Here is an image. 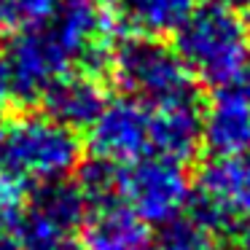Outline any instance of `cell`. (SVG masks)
<instances>
[{"label": "cell", "instance_id": "obj_1", "mask_svg": "<svg viewBox=\"0 0 250 250\" xmlns=\"http://www.w3.org/2000/svg\"><path fill=\"white\" fill-rule=\"evenodd\" d=\"M83 162L76 129L41 113H6L0 119V178L22 188L67 180Z\"/></svg>", "mask_w": 250, "mask_h": 250}, {"label": "cell", "instance_id": "obj_2", "mask_svg": "<svg viewBox=\"0 0 250 250\" xmlns=\"http://www.w3.org/2000/svg\"><path fill=\"white\" fill-rule=\"evenodd\" d=\"M175 38V49L194 78L215 89L248 78L250 33L237 0H196Z\"/></svg>", "mask_w": 250, "mask_h": 250}, {"label": "cell", "instance_id": "obj_3", "mask_svg": "<svg viewBox=\"0 0 250 250\" xmlns=\"http://www.w3.org/2000/svg\"><path fill=\"white\" fill-rule=\"evenodd\" d=\"M108 73L121 86L124 97L151 105H167L180 100H196L194 76L180 60L178 49L162 38L129 35L119 41L110 57Z\"/></svg>", "mask_w": 250, "mask_h": 250}, {"label": "cell", "instance_id": "obj_4", "mask_svg": "<svg viewBox=\"0 0 250 250\" xmlns=\"http://www.w3.org/2000/svg\"><path fill=\"white\" fill-rule=\"evenodd\" d=\"M186 212L215 234H231L250 218V151L212 156L196 178Z\"/></svg>", "mask_w": 250, "mask_h": 250}, {"label": "cell", "instance_id": "obj_5", "mask_svg": "<svg viewBox=\"0 0 250 250\" xmlns=\"http://www.w3.org/2000/svg\"><path fill=\"white\" fill-rule=\"evenodd\" d=\"M191 191L194 186L186 164L162 156H146L121 167V199L146 226H164L183 215Z\"/></svg>", "mask_w": 250, "mask_h": 250}, {"label": "cell", "instance_id": "obj_6", "mask_svg": "<svg viewBox=\"0 0 250 250\" xmlns=\"http://www.w3.org/2000/svg\"><path fill=\"white\" fill-rule=\"evenodd\" d=\"M89 151L121 167L151 156V105L132 97L108 100L89 126Z\"/></svg>", "mask_w": 250, "mask_h": 250}, {"label": "cell", "instance_id": "obj_7", "mask_svg": "<svg viewBox=\"0 0 250 250\" xmlns=\"http://www.w3.org/2000/svg\"><path fill=\"white\" fill-rule=\"evenodd\" d=\"M89 212V202L76 180H54L27 191L22 207L24 242L46 239H70L73 231H81Z\"/></svg>", "mask_w": 250, "mask_h": 250}, {"label": "cell", "instance_id": "obj_8", "mask_svg": "<svg viewBox=\"0 0 250 250\" xmlns=\"http://www.w3.org/2000/svg\"><path fill=\"white\" fill-rule=\"evenodd\" d=\"M202 146L212 156L250 151V78L212 92V100L202 110Z\"/></svg>", "mask_w": 250, "mask_h": 250}, {"label": "cell", "instance_id": "obj_9", "mask_svg": "<svg viewBox=\"0 0 250 250\" xmlns=\"http://www.w3.org/2000/svg\"><path fill=\"white\" fill-rule=\"evenodd\" d=\"M108 89L105 78L89 70H73L57 78L43 92V113L54 121L70 126V129H89L103 108L108 105Z\"/></svg>", "mask_w": 250, "mask_h": 250}, {"label": "cell", "instance_id": "obj_10", "mask_svg": "<svg viewBox=\"0 0 250 250\" xmlns=\"http://www.w3.org/2000/svg\"><path fill=\"white\" fill-rule=\"evenodd\" d=\"M202 148V108L196 100H180L151 108V156L188 164Z\"/></svg>", "mask_w": 250, "mask_h": 250}, {"label": "cell", "instance_id": "obj_11", "mask_svg": "<svg viewBox=\"0 0 250 250\" xmlns=\"http://www.w3.org/2000/svg\"><path fill=\"white\" fill-rule=\"evenodd\" d=\"M143 245H148V226L124 199L89 205L81 250H137Z\"/></svg>", "mask_w": 250, "mask_h": 250}, {"label": "cell", "instance_id": "obj_12", "mask_svg": "<svg viewBox=\"0 0 250 250\" xmlns=\"http://www.w3.org/2000/svg\"><path fill=\"white\" fill-rule=\"evenodd\" d=\"M196 0H116V19L132 35L143 38H162L178 33Z\"/></svg>", "mask_w": 250, "mask_h": 250}, {"label": "cell", "instance_id": "obj_13", "mask_svg": "<svg viewBox=\"0 0 250 250\" xmlns=\"http://www.w3.org/2000/svg\"><path fill=\"white\" fill-rule=\"evenodd\" d=\"M156 250H223V245L221 234H215L205 223L183 212L175 221L159 226Z\"/></svg>", "mask_w": 250, "mask_h": 250}, {"label": "cell", "instance_id": "obj_14", "mask_svg": "<svg viewBox=\"0 0 250 250\" xmlns=\"http://www.w3.org/2000/svg\"><path fill=\"white\" fill-rule=\"evenodd\" d=\"M57 8V0H0V33H17L43 22Z\"/></svg>", "mask_w": 250, "mask_h": 250}, {"label": "cell", "instance_id": "obj_15", "mask_svg": "<svg viewBox=\"0 0 250 250\" xmlns=\"http://www.w3.org/2000/svg\"><path fill=\"white\" fill-rule=\"evenodd\" d=\"M22 207H0V250H24V245H27Z\"/></svg>", "mask_w": 250, "mask_h": 250}, {"label": "cell", "instance_id": "obj_16", "mask_svg": "<svg viewBox=\"0 0 250 250\" xmlns=\"http://www.w3.org/2000/svg\"><path fill=\"white\" fill-rule=\"evenodd\" d=\"M24 250H81L73 239H46V242H27Z\"/></svg>", "mask_w": 250, "mask_h": 250}, {"label": "cell", "instance_id": "obj_17", "mask_svg": "<svg viewBox=\"0 0 250 250\" xmlns=\"http://www.w3.org/2000/svg\"><path fill=\"white\" fill-rule=\"evenodd\" d=\"M231 237H234L237 250H250V218H245L242 223H237V229L231 231Z\"/></svg>", "mask_w": 250, "mask_h": 250}, {"label": "cell", "instance_id": "obj_18", "mask_svg": "<svg viewBox=\"0 0 250 250\" xmlns=\"http://www.w3.org/2000/svg\"><path fill=\"white\" fill-rule=\"evenodd\" d=\"M11 86H8V78H6V70H3V62H0V119L6 116V105L11 103Z\"/></svg>", "mask_w": 250, "mask_h": 250}, {"label": "cell", "instance_id": "obj_19", "mask_svg": "<svg viewBox=\"0 0 250 250\" xmlns=\"http://www.w3.org/2000/svg\"><path fill=\"white\" fill-rule=\"evenodd\" d=\"M242 19H245V27L250 33V0H245V11H242Z\"/></svg>", "mask_w": 250, "mask_h": 250}, {"label": "cell", "instance_id": "obj_20", "mask_svg": "<svg viewBox=\"0 0 250 250\" xmlns=\"http://www.w3.org/2000/svg\"><path fill=\"white\" fill-rule=\"evenodd\" d=\"M137 250H156V245H143V248H137Z\"/></svg>", "mask_w": 250, "mask_h": 250}]
</instances>
